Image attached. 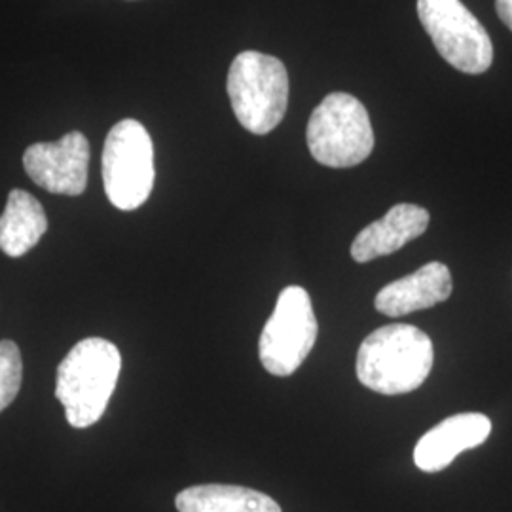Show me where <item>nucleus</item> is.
I'll list each match as a JSON object with an SVG mask.
<instances>
[{
	"instance_id": "39448f33",
	"label": "nucleus",
	"mask_w": 512,
	"mask_h": 512,
	"mask_svg": "<svg viewBox=\"0 0 512 512\" xmlns=\"http://www.w3.org/2000/svg\"><path fill=\"white\" fill-rule=\"evenodd\" d=\"M103 184L109 202L120 211L147 203L154 181V145L137 120H122L110 129L103 147Z\"/></svg>"
},
{
	"instance_id": "f8f14e48",
	"label": "nucleus",
	"mask_w": 512,
	"mask_h": 512,
	"mask_svg": "<svg viewBox=\"0 0 512 512\" xmlns=\"http://www.w3.org/2000/svg\"><path fill=\"white\" fill-rule=\"evenodd\" d=\"M48 230V217L35 196L12 190L0 215V251L10 258L27 255Z\"/></svg>"
},
{
	"instance_id": "20e7f679",
	"label": "nucleus",
	"mask_w": 512,
	"mask_h": 512,
	"mask_svg": "<svg viewBox=\"0 0 512 512\" xmlns=\"http://www.w3.org/2000/svg\"><path fill=\"white\" fill-rule=\"evenodd\" d=\"M306 139L311 156L321 165L344 169L363 164L374 148V129L365 105L349 95H327L313 110Z\"/></svg>"
},
{
	"instance_id": "ddd939ff",
	"label": "nucleus",
	"mask_w": 512,
	"mask_h": 512,
	"mask_svg": "<svg viewBox=\"0 0 512 512\" xmlns=\"http://www.w3.org/2000/svg\"><path fill=\"white\" fill-rule=\"evenodd\" d=\"M179 512H283L270 495L243 486H190L175 499Z\"/></svg>"
},
{
	"instance_id": "423d86ee",
	"label": "nucleus",
	"mask_w": 512,
	"mask_h": 512,
	"mask_svg": "<svg viewBox=\"0 0 512 512\" xmlns=\"http://www.w3.org/2000/svg\"><path fill=\"white\" fill-rule=\"evenodd\" d=\"M317 332L319 327L308 291L296 285L283 289L260 334V363L274 376H291L310 355Z\"/></svg>"
},
{
	"instance_id": "9d476101",
	"label": "nucleus",
	"mask_w": 512,
	"mask_h": 512,
	"mask_svg": "<svg viewBox=\"0 0 512 512\" xmlns=\"http://www.w3.org/2000/svg\"><path fill=\"white\" fill-rule=\"evenodd\" d=\"M429 211L414 203H399L363 228L351 243V256L355 262L365 264L380 256L391 255L403 249L406 243L425 234L429 226Z\"/></svg>"
},
{
	"instance_id": "7ed1b4c3",
	"label": "nucleus",
	"mask_w": 512,
	"mask_h": 512,
	"mask_svg": "<svg viewBox=\"0 0 512 512\" xmlns=\"http://www.w3.org/2000/svg\"><path fill=\"white\" fill-rule=\"evenodd\" d=\"M228 97L239 124L255 135L274 131L289 105V74L274 55L239 54L228 71Z\"/></svg>"
},
{
	"instance_id": "0eeeda50",
	"label": "nucleus",
	"mask_w": 512,
	"mask_h": 512,
	"mask_svg": "<svg viewBox=\"0 0 512 512\" xmlns=\"http://www.w3.org/2000/svg\"><path fill=\"white\" fill-rule=\"evenodd\" d=\"M418 16L437 52L454 69L482 74L492 67V38L461 0H418Z\"/></svg>"
},
{
	"instance_id": "f03ea898",
	"label": "nucleus",
	"mask_w": 512,
	"mask_h": 512,
	"mask_svg": "<svg viewBox=\"0 0 512 512\" xmlns=\"http://www.w3.org/2000/svg\"><path fill=\"white\" fill-rule=\"evenodd\" d=\"M122 355L105 338L78 342L57 366L55 397L74 429H86L103 418L116 389Z\"/></svg>"
},
{
	"instance_id": "f257e3e1",
	"label": "nucleus",
	"mask_w": 512,
	"mask_h": 512,
	"mask_svg": "<svg viewBox=\"0 0 512 512\" xmlns=\"http://www.w3.org/2000/svg\"><path fill=\"white\" fill-rule=\"evenodd\" d=\"M431 338L412 325L395 323L368 334L357 353L359 382L380 395H404L423 385L433 370Z\"/></svg>"
},
{
	"instance_id": "2eb2a0df",
	"label": "nucleus",
	"mask_w": 512,
	"mask_h": 512,
	"mask_svg": "<svg viewBox=\"0 0 512 512\" xmlns=\"http://www.w3.org/2000/svg\"><path fill=\"white\" fill-rule=\"evenodd\" d=\"M495 8L501 21L512 31V0H495Z\"/></svg>"
},
{
	"instance_id": "6e6552de",
	"label": "nucleus",
	"mask_w": 512,
	"mask_h": 512,
	"mask_svg": "<svg viewBox=\"0 0 512 512\" xmlns=\"http://www.w3.org/2000/svg\"><path fill=\"white\" fill-rule=\"evenodd\" d=\"M90 143L71 131L55 143H37L25 150L23 167L33 183L59 196H80L88 186Z\"/></svg>"
},
{
	"instance_id": "4468645a",
	"label": "nucleus",
	"mask_w": 512,
	"mask_h": 512,
	"mask_svg": "<svg viewBox=\"0 0 512 512\" xmlns=\"http://www.w3.org/2000/svg\"><path fill=\"white\" fill-rule=\"evenodd\" d=\"M23 363L18 344L12 340L0 342V412L14 403L21 389Z\"/></svg>"
},
{
	"instance_id": "9b49d317",
	"label": "nucleus",
	"mask_w": 512,
	"mask_h": 512,
	"mask_svg": "<svg viewBox=\"0 0 512 512\" xmlns=\"http://www.w3.org/2000/svg\"><path fill=\"white\" fill-rule=\"evenodd\" d=\"M454 289L450 268L442 262H429L418 272L385 285L376 294V310L387 317H403L412 311L427 310L448 300Z\"/></svg>"
},
{
	"instance_id": "1a4fd4ad",
	"label": "nucleus",
	"mask_w": 512,
	"mask_h": 512,
	"mask_svg": "<svg viewBox=\"0 0 512 512\" xmlns=\"http://www.w3.org/2000/svg\"><path fill=\"white\" fill-rule=\"evenodd\" d=\"M492 433V421L484 414L463 412L446 418L427 431L414 448V463L423 473H439L461 452L484 444Z\"/></svg>"
}]
</instances>
